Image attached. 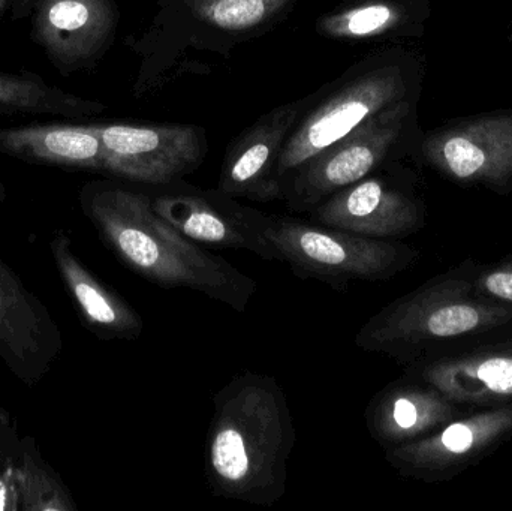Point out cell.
<instances>
[{"label":"cell","instance_id":"obj_1","mask_svg":"<svg viewBox=\"0 0 512 511\" xmlns=\"http://www.w3.org/2000/svg\"><path fill=\"white\" fill-rule=\"evenodd\" d=\"M81 210L102 242L132 272L167 290L188 288L245 312L256 282L219 255L183 236L153 209L149 194L116 180L80 189Z\"/></svg>","mask_w":512,"mask_h":511},{"label":"cell","instance_id":"obj_2","mask_svg":"<svg viewBox=\"0 0 512 511\" xmlns=\"http://www.w3.org/2000/svg\"><path fill=\"white\" fill-rule=\"evenodd\" d=\"M294 446V419L282 387L268 375H237L215 396L206 441L210 492L252 506L279 503Z\"/></svg>","mask_w":512,"mask_h":511},{"label":"cell","instance_id":"obj_3","mask_svg":"<svg viewBox=\"0 0 512 511\" xmlns=\"http://www.w3.org/2000/svg\"><path fill=\"white\" fill-rule=\"evenodd\" d=\"M474 264L471 258L462 261L388 303L361 326L355 345L406 366L466 339L512 326V305L475 293Z\"/></svg>","mask_w":512,"mask_h":511},{"label":"cell","instance_id":"obj_4","mask_svg":"<svg viewBox=\"0 0 512 511\" xmlns=\"http://www.w3.org/2000/svg\"><path fill=\"white\" fill-rule=\"evenodd\" d=\"M409 75L399 59L373 56L321 90L286 138L276 167L282 191L307 161L351 134L376 114L409 98Z\"/></svg>","mask_w":512,"mask_h":511},{"label":"cell","instance_id":"obj_5","mask_svg":"<svg viewBox=\"0 0 512 511\" xmlns=\"http://www.w3.org/2000/svg\"><path fill=\"white\" fill-rule=\"evenodd\" d=\"M267 239L276 260L288 264L295 276L316 279L337 291L354 281H388L421 255L399 240L372 239L291 216H271Z\"/></svg>","mask_w":512,"mask_h":511},{"label":"cell","instance_id":"obj_6","mask_svg":"<svg viewBox=\"0 0 512 511\" xmlns=\"http://www.w3.org/2000/svg\"><path fill=\"white\" fill-rule=\"evenodd\" d=\"M411 110L409 98L403 99L301 165L282 189L288 209L310 212L340 189L375 173L399 147Z\"/></svg>","mask_w":512,"mask_h":511},{"label":"cell","instance_id":"obj_7","mask_svg":"<svg viewBox=\"0 0 512 511\" xmlns=\"http://www.w3.org/2000/svg\"><path fill=\"white\" fill-rule=\"evenodd\" d=\"M465 411L512 405V326L451 345L405 366Z\"/></svg>","mask_w":512,"mask_h":511},{"label":"cell","instance_id":"obj_8","mask_svg":"<svg viewBox=\"0 0 512 511\" xmlns=\"http://www.w3.org/2000/svg\"><path fill=\"white\" fill-rule=\"evenodd\" d=\"M512 440V405L466 411L414 443L385 450L388 464L405 479L450 482Z\"/></svg>","mask_w":512,"mask_h":511},{"label":"cell","instance_id":"obj_9","mask_svg":"<svg viewBox=\"0 0 512 511\" xmlns=\"http://www.w3.org/2000/svg\"><path fill=\"white\" fill-rule=\"evenodd\" d=\"M104 147V173L141 185L179 182L203 164L204 129L191 125L93 123Z\"/></svg>","mask_w":512,"mask_h":511},{"label":"cell","instance_id":"obj_10","mask_svg":"<svg viewBox=\"0 0 512 511\" xmlns=\"http://www.w3.org/2000/svg\"><path fill=\"white\" fill-rule=\"evenodd\" d=\"M150 195L152 206L183 236L219 249H243L262 260H276L268 242L270 215L243 206L219 189H201L188 183L158 186Z\"/></svg>","mask_w":512,"mask_h":511},{"label":"cell","instance_id":"obj_11","mask_svg":"<svg viewBox=\"0 0 512 511\" xmlns=\"http://www.w3.org/2000/svg\"><path fill=\"white\" fill-rule=\"evenodd\" d=\"M119 18L114 0H35L30 38L69 77L92 69L110 50Z\"/></svg>","mask_w":512,"mask_h":511},{"label":"cell","instance_id":"obj_12","mask_svg":"<svg viewBox=\"0 0 512 511\" xmlns=\"http://www.w3.org/2000/svg\"><path fill=\"white\" fill-rule=\"evenodd\" d=\"M427 164L462 185L512 189V116H484L433 132L423 143Z\"/></svg>","mask_w":512,"mask_h":511},{"label":"cell","instance_id":"obj_13","mask_svg":"<svg viewBox=\"0 0 512 511\" xmlns=\"http://www.w3.org/2000/svg\"><path fill=\"white\" fill-rule=\"evenodd\" d=\"M62 350V333L47 306L0 260V357L6 368L24 386L33 387L51 371Z\"/></svg>","mask_w":512,"mask_h":511},{"label":"cell","instance_id":"obj_14","mask_svg":"<svg viewBox=\"0 0 512 511\" xmlns=\"http://www.w3.org/2000/svg\"><path fill=\"white\" fill-rule=\"evenodd\" d=\"M309 213L310 221L372 239H405L426 225L423 203L375 173L340 189Z\"/></svg>","mask_w":512,"mask_h":511},{"label":"cell","instance_id":"obj_15","mask_svg":"<svg viewBox=\"0 0 512 511\" xmlns=\"http://www.w3.org/2000/svg\"><path fill=\"white\" fill-rule=\"evenodd\" d=\"M318 93L268 111L228 147L218 189L259 203L282 200L276 167L286 138Z\"/></svg>","mask_w":512,"mask_h":511},{"label":"cell","instance_id":"obj_16","mask_svg":"<svg viewBox=\"0 0 512 511\" xmlns=\"http://www.w3.org/2000/svg\"><path fill=\"white\" fill-rule=\"evenodd\" d=\"M463 413L435 387L403 377L373 396L366 426L370 437L388 450L421 440Z\"/></svg>","mask_w":512,"mask_h":511},{"label":"cell","instance_id":"obj_17","mask_svg":"<svg viewBox=\"0 0 512 511\" xmlns=\"http://www.w3.org/2000/svg\"><path fill=\"white\" fill-rule=\"evenodd\" d=\"M51 254L63 287L74 303L81 323L102 341H135L143 332V318L113 288L93 275L74 252L71 237L57 230Z\"/></svg>","mask_w":512,"mask_h":511},{"label":"cell","instance_id":"obj_18","mask_svg":"<svg viewBox=\"0 0 512 511\" xmlns=\"http://www.w3.org/2000/svg\"><path fill=\"white\" fill-rule=\"evenodd\" d=\"M0 152L29 164L104 173V147L93 123L0 129Z\"/></svg>","mask_w":512,"mask_h":511},{"label":"cell","instance_id":"obj_19","mask_svg":"<svg viewBox=\"0 0 512 511\" xmlns=\"http://www.w3.org/2000/svg\"><path fill=\"white\" fill-rule=\"evenodd\" d=\"M105 105L48 84L35 72L0 71V116L50 114L66 120L98 116Z\"/></svg>","mask_w":512,"mask_h":511},{"label":"cell","instance_id":"obj_20","mask_svg":"<svg viewBox=\"0 0 512 511\" xmlns=\"http://www.w3.org/2000/svg\"><path fill=\"white\" fill-rule=\"evenodd\" d=\"M298 0H183L195 23L227 38H248L280 20Z\"/></svg>","mask_w":512,"mask_h":511},{"label":"cell","instance_id":"obj_21","mask_svg":"<svg viewBox=\"0 0 512 511\" xmlns=\"http://www.w3.org/2000/svg\"><path fill=\"white\" fill-rule=\"evenodd\" d=\"M12 482L18 511H77L68 486L44 461L32 437H21Z\"/></svg>","mask_w":512,"mask_h":511},{"label":"cell","instance_id":"obj_22","mask_svg":"<svg viewBox=\"0 0 512 511\" xmlns=\"http://www.w3.org/2000/svg\"><path fill=\"white\" fill-rule=\"evenodd\" d=\"M408 21L399 0H346L316 24L321 35L337 41H369L391 35Z\"/></svg>","mask_w":512,"mask_h":511},{"label":"cell","instance_id":"obj_23","mask_svg":"<svg viewBox=\"0 0 512 511\" xmlns=\"http://www.w3.org/2000/svg\"><path fill=\"white\" fill-rule=\"evenodd\" d=\"M20 443L14 417L0 407V511H18L12 473Z\"/></svg>","mask_w":512,"mask_h":511},{"label":"cell","instance_id":"obj_24","mask_svg":"<svg viewBox=\"0 0 512 511\" xmlns=\"http://www.w3.org/2000/svg\"><path fill=\"white\" fill-rule=\"evenodd\" d=\"M472 285L480 296L512 305V255L490 264L475 261Z\"/></svg>","mask_w":512,"mask_h":511},{"label":"cell","instance_id":"obj_25","mask_svg":"<svg viewBox=\"0 0 512 511\" xmlns=\"http://www.w3.org/2000/svg\"><path fill=\"white\" fill-rule=\"evenodd\" d=\"M35 0H0V23L5 20L17 21L30 17Z\"/></svg>","mask_w":512,"mask_h":511},{"label":"cell","instance_id":"obj_26","mask_svg":"<svg viewBox=\"0 0 512 511\" xmlns=\"http://www.w3.org/2000/svg\"><path fill=\"white\" fill-rule=\"evenodd\" d=\"M6 188L5 185H3L2 180H0V204L5 203L6 200Z\"/></svg>","mask_w":512,"mask_h":511}]
</instances>
